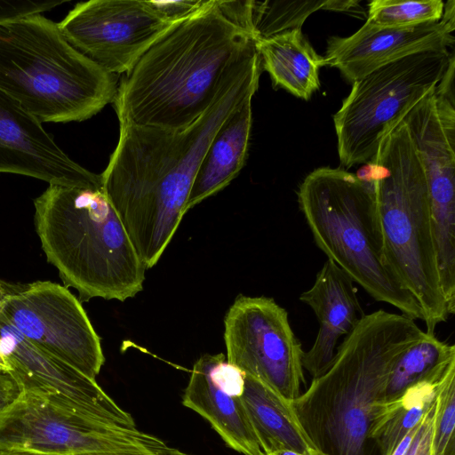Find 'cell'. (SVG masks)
<instances>
[{
    "label": "cell",
    "mask_w": 455,
    "mask_h": 455,
    "mask_svg": "<svg viewBox=\"0 0 455 455\" xmlns=\"http://www.w3.org/2000/svg\"><path fill=\"white\" fill-rule=\"evenodd\" d=\"M260 69L258 57L187 128L120 124L101 181L147 270L158 262L186 213L195 176L213 135L240 102L254 95Z\"/></svg>",
    "instance_id": "6da1fadb"
},
{
    "label": "cell",
    "mask_w": 455,
    "mask_h": 455,
    "mask_svg": "<svg viewBox=\"0 0 455 455\" xmlns=\"http://www.w3.org/2000/svg\"><path fill=\"white\" fill-rule=\"evenodd\" d=\"M257 57L252 36L225 1L208 0L172 25L118 84L113 103L119 124L187 128Z\"/></svg>",
    "instance_id": "7a4b0ae2"
},
{
    "label": "cell",
    "mask_w": 455,
    "mask_h": 455,
    "mask_svg": "<svg viewBox=\"0 0 455 455\" xmlns=\"http://www.w3.org/2000/svg\"><path fill=\"white\" fill-rule=\"evenodd\" d=\"M415 320L382 309L365 314L321 376L291 402L323 455H381L372 438L382 393L398 356L424 334Z\"/></svg>",
    "instance_id": "3957f363"
},
{
    "label": "cell",
    "mask_w": 455,
    "mask_h": 455,
    "mask_svg": "<svg viewBox=\"0 0 455 455\" xmlns=\"http://www.w3.org/2000/svg\"><path fill=\"white\" fill-rule=\"evenodd\" d=\"M35 226L47 261L81 302H121L143 289L146 268L103 189L49 185L34 200Z\"/></svg>",
    "instance_id": "277c9868"
},
{
    "label": "cell",
    "mask_w": 455,
    "mask_h": 455,
    "mask_svg": "<svg viewBox=\"0 0 455 455\" xmlns=\"http://www.w3.org/2000/svg\"><path fill=\"white\" fill-rule=\"evenodd\" d=\"M356 177L374 196V225L387 268L420 307L427 332L450 316L442 291L427 179L402 121Z\"/></svg>",
    "instance_id": "5b68a950"
},
{
    "label": "cell",
    "mask_w": 455,
    "mask_h": 455,
    "mask_svg": "<svg viewBox=\"0 0 455 455\" xmlns=\"http://www.w3.org/2000/svg\"><path fill=\"white\" fill-rule=\"evenodd\" d=\"M117 86L42 13L0 23V90L40 122L87 120L114 102Z\"/></svg>",
    "instance_id": "8992f818"
},
{
    "label": "cell",
    "mask_w": 455,
    "mask_h": 455,
    "mask_svg": "<svg viewBox=\"0 0 455 455\" xmlns=\"http://www.w3.org/2000/svg\"><path fill=\"white\" fill-rule=\"evenodd\" d=\"M298 202L316 246L373 299L423 320L419 305L385 266L371 188L341 168L320 167L299 185Z\"/></svg>",
    "instance_id": "52a82bcc"
},
{
    "label": "cell",
    "mask_w": 455,
    "mask_h": 455,
    "mask_svg": "<svg viewBox=\"0 0 455 455\" xmlns=\"http://www.w3.org/2000/svg\"><path fill=\"white\" fill-rule=\"evenodd\" d=\"M450 52H424L388 63L355 81L333 116L339 162L371 161L384 138L441 81Z\"/></svg>",
    "instance_id": "ba28073f"
},
{
    "label": "cell",
    "mask_w": 455,
    "mask_h": 455,
    "mask_svg": "<svg viewBox=\"0 0 455 455\" xmlns=\"http://www.w3.org/2000/svg\"><path fill=\"white\" fill-rule=\"evenodd\" d=\"M132 450L189 455L137 427L110 424L29 392L22 391L0 414V455H83Z\"/></svg>",
    "instance_id": "9c48e42d"
},
{
    "label": "cell",
    "mask_w": 455,
    "mask_h": 455,
    "mask_svg": "<svg viewBox=\"0 0 455 455\" xmlns=\"http://www.w3.org/2000/svg\"><path fill=\"white\" fill-rule=\"evenodd\" d=\"M2 284L0 314L10 324L39 349L96 379L105 356L79 299L50 281Z\"/></svg>",
    "instance_id": "30bf717a"
},
{
    "label": "cell",
    "mask_w": 455,
    "mask_h": 455,
    "mask_svg": "<svg viewBox=\"0 0 455 455\" xmlns=\"http://www.w3.org/2000/svg\"><path fill=\"white\" fill-rule=\"evenodd\" d=\"M224 341L228 363L244 375L289 402L301 394L305 352L273 298L238 295L224 318Z\"/></svg>",
    "instance_id": "8fae6325"
},
{
    "label": "cell",
    "mask_w": 455,
    "mask_h": 455,
    "mask_svg": "<svg viewBox=\"0 0 455 455\" xmlns=\"http://www.w3.org/2000/svg\"><path fill=\"white\" fill-rule=\"evenodd\" d=\"M454 67L403 119L423 167L440 279H455V98Z\"/></svg>",
    "instance_id": "7c38bea8"
},
{
    "label": "cell",
    "mask_w": 455,
    "mask_h": 455,
    "mask_svg": "<svg viewBox=\"0 0 455 455\" xmlns=\"http://www.w3.org/2000/svg\"><path fill=\"white\" fill-rule=\"evenodd\" d=\"M58 27L67 41L109 74L128 73L172 26L146 0L76 4Z\"/></svg>",
    "instance_id": "4fadbf2b"
},
{
    "label": "cell",
    "mask_w": 455,
    "mask_h": 455,
    "mask_svg": "<svg viewBox=\"0 0 455 455\" xmlns=\"http://www.w3.org/2000/svg\"><path fill=\"white\" fill-rule=\"evenodd\" d=\"M0 355L4 372L17 381L21 391L60 401L110 424L137 427L132 416L122 409L96 379L36 347L1 314Z\"/></svg>",
    "instance_id": "5bb4252c"
},
{
    "label": "cell",
    "mask_w": 455,
    "mask_h": 455,
    "mask_svg": "<svg viewBox=\"0 0 455 455\" xmlns=\"http://www.w3.org/2000/svg\"><path fill=\"white\" fill-rule=\"evenodd\" d=\"M454 1L444 4L440 21L411 27H380L365 23L347 37L328 39L326 66L338 68L350 83L410 55L449 52L454 44Z\"/></svg>",
    "instance_id": "9a60e30c"
},
{
    "label": "cell",
    "mask_w": 455,
    "mask_h": 455,
    "mask_svg": "<svg viewBox=\"0 0 455 455\" xmlns=\"http://www.w3.org/2000/svg\"><path fill=\"white\" fill-rule=\"evenodd\" d=\"M0 172L44 180L49 185L100 182L96 174L72 160L36 116L0 90Z\"/></svg>",
    "instance_id": "2e32d148"
},
{
    "label": "cell",
    "mask_w": 455,
    "mask_h": 455,
    "mask_svg": "<svg viewBox=\"0 0 455 455\" xmlns=\"http://www.w3.org/2000/svg\"><path fill=\"white\" fill-rule=\"evenodd\" d=\"M243 381L223 353L204 354L193 365L182 404L205 419L231 449L265 455L242 400Z\"/></svg>",
    "instance_id": "e0dca14e"
},
{
    "label": "cell",
    "mask_w": 455,
    "mask_h": 455,
    "mask_svg": "<svg viewBox=\"0 0 455 455\" xmlns=\"http://www.w3.org/2000/svg\"><path fill=\"white\" fill-rule=\"evenodd\" d=\"M299 300L312 308L319 324L315 339L303 356V368L315 379L331 366L339 338L348 335L365 313L353 280L329 259Z\"/></svg>",
    "instance_id": "ac0fdd59"
},
{
    "label": "cell",
    "mask_w": 455,
    "mask_h": 455,
    "mask_svg": "<svg viewBox=\"0 0 455 455\" xmlns=\"http://www.w3.org/2000/svg\"><path fill=\"white\" fill-rule=\"evenodd\" d=\"M252 97L240 102L213 135L198 166L185 212L226 188L244 165L252 124Z\"/></svg>",
    "instance_id": "d6986e66"
},
{
    "label": "cell",
    "mask_w": 455,
    "mask_h": 455,
    "mask_svg": "<svg viewBox=\"0 0 455 455\" xmlns=\"http://www.w3.org/2000/svg\"><path fill=\"white\" fill-rule=\"evenodd\" d=\"M255 44L261 67L269 74L274 87L305 100L320 88L319 70L326 64L301 29L282 32Z\"/></svg>",
    "instance_id": "ffe728a7"
},
{
    "label": "cell",
    "mask_w": 455,
    "mask_h": 455,
    "mask_svg": "<svg viewBox=\"0 0 455 455\" xmlns=\"http://www.w3.org/2000/svg\"><path fill=\"white\" fill-rule=\"evenodd\" d=\"M242 400L264 453L277 450L318 451L299 423L291 402L247 375Z\"/></svg>",
    "instance_id": "44dd1931"
},
{
    "label": "cell",
    "mask_w": 455,
    "mask_h": 455,
    "mask_svg": "<svg viewBox=\"0 0 455 455\" xmlns=\"http://www.w3.org/2000/svg\"><path fill=\"white\" fill-rule=\"evenodd\" d=\"M455 367V346L425 331L421 339L407 347L393 364L382 393L381 403L399 400L411 388L441 381Z\"/></svg>",
    "instance_id": "7402d4cb"
},
{
    "label": "cell",
    "mask_w": 455,
    "mask_h": 455,
    "mask_svg": "<svg viewBox=\"0 0 455 455\" xmlns=\"http://www.w3.org/2000/svg\"><path fill=\"white\" fill-rule=\"evenodd\" d=\"M442 380L416 386L399 400L382 404L372 434L381 455H390L405 435L420 423L434 405Z\"/></svg>",
    "instance_id": "603a6c76"
},
{
    "label": "cell",
    "mask_w": 455,
    "mask_h": 455,
    "mask_svg": "<svg viewBox=\"0 0 455 455\" xmlns=\"http://www.w3.org/2000/svg\"><path fill=\"white\" fill-rule=\"evenodd\" d=\"M358 1H253L255 42L292 29H300L306 19L318 10L350 11Z\"/></svg>",
    "instance_id": "cb8c5ba5"
},
{
    "label": "cell",
    "mask_w": 455,
    "mask_h": 455,
    "mask_svg": "<svg viewBox=\"0 0 455 455\" xmlns=\"http://www.w3.org/2000/svg\"><path fill=\"white\" fill-rule=\"evenodd\" d=\"M442 0H373L368 6L366 22L380 27H411L440 21L443 14Z\"/></svg>",
    "instance_id": "d4e9b609"
},
{
    "label": "cell",
    "mask_w": 455,
    "mask_h": 455,
    "mask_svg": "<svg viewBox=\"0 0 455 455\" xmlns=\"http://www.w3.org/2000/svg\"><path fill=\"white\" fill-rule=\"evenodd\" d=\"M455 367L438 386L432 431V455H455Z\"/></svg>",
    "instance_id": "484cf974"
},
{
    "label": "cell",
    "mask_w": 455,
    "mask_h": 455,
    "mask_svg": "<svg viewBox=\"0 0 455 455\" xmlns=\"http://www.w3.org/2000/svg\"><path fill=\"white\" fill-rule=\"evenodd\" d=\"M207 2L208 0L147 1L162 19L172 24L192 16Z\"/></svg>",
    "instance_id": "4316f807"
},
{
    "label": "cell",
    "mask_w": 455,
    "mask_h": 455,
    "mask_svg": "<svg viewBox=\"0 0 455 455\" xmlns=\"http://www.w3.org/2000/svg\"><path fill=\"white\" fill-rule=\"evenodd\" d=\"M62 3V1L0 0V23L42 13Z\"/></svg>",
    "instance_id": "83f0119b"
},
{
    "label": "cell",
    "mask_w": 455,
    "mask_h": 455,
    "mask_svg": "<svg viewBox=\"0 0 455 455\" xmlns=\"http://www.w3.org/2000/svg\"><path fill=\"white\" fill-rule=\"evenodd\" d=\"M435 406V401L419 423L405 455H432V431Z\"/></svg>",
    "instance_id": "f1b7e54d"
},
{
    "label": "cell",
    "mask_w": 455,
    "mask_h": 455,
    "mask_svg": "<svg viewBox=\"0 0 455 455\" xmlns=\"http://www.w3.org/2000/svg\"><path fill=\"white\" fill-rule=\"evenodd\" d=\"M21 392L20 387L10 374L0 371V414L19 398Z\"/></svg>",
    "instance_id": "f546056e"
},
{
    "label": "cell",
    "mask_w": 455,
    "mask_h": 455,
    "mask_svg": "<svg viewBox=\"0 0 455 455\" xmlns=\"http://www.w3.org/2000/svg\"><path fill=\"white\" fill-rule=\"evenodd\" d=\"M419 425L413 430H411L409 434H407L405 435V437L393 450V451L391 452L390 455H405V453L407 452V451L412 442V439H413L415 433L419 427Z\"/></svg>",
    "instance_id": "4dcf8cb0"
},
{
    "label": "cell",
    "mask_w": 455,
    "mask_h": 455,
    "mask_svg": "<svg viewBox=\"0 0 455 455\" xmlns=\"http://www.w3.org/2000/svg\"><path fill=\"white\" fill-rule=\"evenodd\" d=\"M83 455H167L164 453L148 451V450H132V451H109V452H99L90 453Z\"/></svg>",
    "instance_id": "1f68e13d"
},
{
    "label": "cell",
    "mask_w": 455,
    "mask_h": 455,
    "mask_svg": "<svg viewBox=\"0 0 455 455\" xmlns=\"http://www.w3.org/2000/svg\"><path fill=\"white\" fill-rule=\"evenodd\" d=\"M265 455H323L319 451L312 452H298L291 450H277L265 453Z\"/></svg>",
    "instance_id": "d6a6232c"
},
{
    "label": "cell",
    "mask_w": 455,
    "mask_h": 455,
    "mask_svg": "<svg viewBox=\"0 0 455 455\" xmlns=\"http://www.w3.org/2000/svg\"><path fill=\"white\" fill-rule=\"evenodd\" d=\"M3 291H4V289L2 291H0V302H1L2 295H3Z\"/></svg>",
    "instance_id": "836d02e7"
},
{
    "label": "cell",
    "mask_w": 455,
    "mask_h": 455,
    "mask_svg": "<svg viewBox=\"0 0 455 455\" xmlns=\"http://www.w3.org/2000/svg\"><path fill=\"white\" fill-rule=\"evenodd\" d=\"M3 290L2 281H0V291Z\"/></svg>",
    "instance_id": "e575fe53"
}]
</instances>
